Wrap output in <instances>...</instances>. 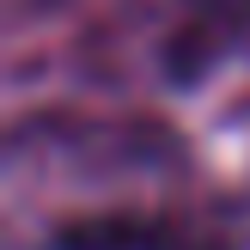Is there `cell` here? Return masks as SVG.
Returning a JSON list of instances; mask_svg holds the SVG:
<instances>
[{
    "mask_svg": "<svg viewBox=\"0 0 250 250\" xmlns=\"http://www.w3.org/2000/svg\"><path fill=\"white\" fill-rule=\"evenodd\" d=\"M43 250H232V244L177 214H92L55 232Z\"/></svg>",
    "mask_w": 250,
    "mask_h": 250,
    "instance_id": "obj_1",
    "label": "cell"
}]
</instances>
